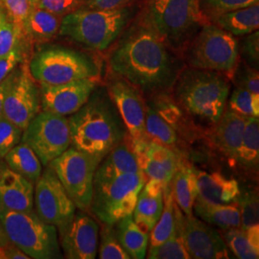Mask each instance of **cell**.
I'll list each match as a JSON object with an SVG mask.
<instances>
[{"instance_id": "6da1fadb", "label": "cell", "mask_w": 259, "mask_h": 259, "mask_svg": "<svg viewBox=\"0 0 259 259\" xmlns=\"http://www.w3.org/2000/svg\"><path fill=\"white\" fill-rule=\"evenodd\" d=\"M113 74L139 89L145 98L170 93L184 62L144 23L122 35L108 58Z\"/></svg>"}, {"instance_id": "7a4b0ae2", "label": "cell", "mask_w": 259, "mask_h": 259, "mask_svg": "<svg viewBox=\"0 0 259 259\" xmlns=\"http://www.w3.org/2000/svg\"><path fill=\"white\" fill-rule=\"evenodd\" d=\"M68 122L71 146L100 160L130 136L105 87L98 85Z\"/></svg>"}, {"instance_id": "3957f363", "label": "cell", "mask_w": 259, "mask_h": 259, "mask_svg": "<svg viewBox=\"0 0 259 259\" xmlns=\"http://www.w3.org/2000/svg\"><path fill=\"white\" fill-rule=\"evenodd\" d=\"M171 91L177 104L205 132L226 110L231 83L221 72L188 66L182 69Z\"/></svg>"}, {"instance_id": "277c9868", "label": "cell", "mask_w": 259, "mask_h": 259, "mask_svg": "<svg viewBox=\"0 0 259 259\" xmlns=\"http://www.w3.org/2000/svg\"><path fill=\"white\" fill-rule=\"evenodd\" d=\"M208 23L199 0H150L144 15V24L175 52Z\"/></svg>"}, {"instance_id": "5b68a950", "label": "cell", "mask_w": 259, "mask_h": 259, "mask_svg": "<svg viewBox=\"0 0 259 259\" xmlns=\"http://www.w3.org/2000/svg\"><path fill=\"white\" fill-rule=\"evenodd\" d=\"M132 17L127 7L99 10L79 8L63 17L59 35L84 47L104 51L120 37Z\"/></svg>"}, {"instance_id": "8992f818", "label": "cell", "mask_w": 259, "mask_h": 259, "mask_svg": "<svg viewBox=\"0 0 259 259\" xmlns=\"http://www.w3.org/2000/svg\"><path fill=\"white\" fill-rule=\"evenodd\" d=\"M29 71L39 85H56L101 75L93 56L61 46L40 47L28 60Z\"/></svg>"}, {"instance_id": "52a82bcc", "label": "cell", "mask_w": 259, "mask_h": 259, "mask_svg": "<svg viewBox=\"0 0 259 259\" xmlns=\"http://www.w3.org/2000/svg\"><path fill=\"white\" fill-rule=\"evenodd\" d=\"M0 218L10 242L30 258H62L55 226L42 221L36 210L9 211L0 208Z\"/></svg>"}, {"instance_id": "ba28073f", "label": "cell", "mask_w": 259, "mask_h": 259, "mask_svg": "<svg viewBox=\"0 0 259 259\" xmlns=\"http://www.w3.org/2000/svg\"><path fill=\"white\" fill-rule=\"evenodd\" d=\"M182 54L187 66L221 72L231 79L239 62V45L232 34L208 23L195 34Z\"/></svg>"}, {"instance_id": "9c48e42d", "label": "cell", "mask_w": 259, "mask_h": 259, "mask_svg": "<svg viewBox=\"0 0 259 259\" xmlns=\"http://www.w3.org/2000/svg\"><path fill=\"white\" fill-rule=\"evenodd\" d=\"M146 181L142 171L94 181L90 209L103 224L115 225L133 214Z\"/></svg>"}, {"instance_id": "30bf717a", "label": "cell", "mask_w": 259, "mask_h": 259, "mask_svg": "<svg viewBox=\"0 0 259 259\" xmlns=\"http://www.w3.org/2000/svg\"><path fill=\"white\" fill-rule=\"evenodd\" d=\"M100 161L71 146L47 166L53 169L76 207L85 211L91 207L94 176Z\"/></svg>"}, {"instance_id": "8fae6325", "label": "cell", "mask_w": 259, "mask_h": 259, "mask_svg": "<svg viewBox=\"0 0 259 259\" xmlns=\"http://www.w3.org/2000/svg\"><path fill=\"white\" fill-rule=\"evenodd\" d=\"M21 141L47 166L71 145L68 118L50 111H39L23 130Z\"/></svg>"}, {"instance_id": "7c38bea8", "label": "cell", "mask_w": 259, "mask_h": 259, "mask_svg": "<svg viewBox=\"0 0 259 259\" xmlns=\"http://www.w3.org/2000/svg\"><path fill=\"white\" fill-rule=\"evenodd\" d=\"M34 204L38 217L47 224L55 226L59 232L64 231L71 222L77 209L50 166L41 172L35 183Z\"/></svg>"}, {"instance_id": "4fadbf2b", "label": "cell", "mask_w": 259, "mask_h": 259, "mask_svg": "<svg viewBox=\"0 0 259 259\" xmlns=\"http://www.w3.org/2000/svg\"><path fill=\"white\" fill-rule=\"evenodd\" d=\"M39 89L31 76L25 58L14 70L13 80L4 98L2 115L24 130L39 112Z\"/></svg>"}, {"instance_id": "5bb4252c", "label": "cell", "mask_w": 259, "mask_h": 259, "mask_svg": "<svg viewBox=\"0 0 259 259\" xmlns=\"http://www.w3.org/2000/svg\"><path fill=\"white\" fill-rule=\"evenodd\" d=\"M106 89L132 139H149L145 131L146 100L139 89L115 74L108 80Z\"/></svg>"}, {"instance_id": "9a60e30c", "label": "cell", "mask_w": 259, "mask_h": 259, "mask_svg": "<svg viewBox=\"0 0 259 259\" xmlns=\"http://www.w3.org/2000/svg\"><path fill=\"white\" fill-rule=\"evenodd\" d=\"M182 234L190 258H230L221 232L194 215L182 217Z\"/></svg>"}, {"instance_id": "2e32d148", "label": "cell", "mask_w": 259, "mask_h": 259, "mask_svg": "<svg viewBox=\"0 0 259 259\" xmlns=\"http://www.w3.org/2000/svg\"><path fill=\"white\" fill-rule=\"evenodd\" d=\"M99 85V79H82L56 85H40L42 111L67 116L78 111Z\"/></svg>"}, {"instance_id": "e0dca14e", "label": "cell", "mask_w": 259, "mask_h": 259, "mask_svg": "<svg viewBox=\"0 0 259 259\" xmlns=\"http://www.w3.org/2000/svg\"><path fill=\"white\" fill-rule=\"evenodd\" d=\"M60 233L65 258L94 259L97 255L99 226L89 214L76 211L73 219Z\"/></svg>"}, {"instance_id": "ac0fdd59", "label": "cell", "mask_w": 259, "mask_h": 259, "mask_svg": "<svg viewBox=\"0 0 259 259\" xmlns=\"http://www.w3.org/2000/svg\"><path fill=\"white\" fill-rule=\"evenodd\" d=\"M132 143L139 166L146 178L165 186L170 185L181 157L176 151L150 139H132Z\"/></svg>"}, {"instance_id": "d6986e66", "label": "cell", "mask_w": 259, "mask_h": 259, "mask_svg": "<svg viewBox=\"0 0 259 259\" xmlns=\"http://www.w3.org/2000/svg\"><path fill=\"white\" fill-rule=\"evenodd\" d=\"M247 117L225 110L221 118L204 132L212 148L230 161H234L244 134Z\"/></svg>"}, {"instance_id": "ffe728a7", "label": "cell", "mask_w": 259, "mask_h": 259, "mask_svg": "<svg viewBox=\"0 0 259 259\" xmlns=\"http://www.w3.org/2000/svg\"><path fill=\"white\" fill-rule=\"evenodd\" d=\"M35 184L5 167L0 177V208L9 211L34 209Z\"/></svg>"}, {"instance_id": "44dd1931", "label": "cell", "mask_w": 259, "mask_h": 259, "mask_svg": "<svg viewBox=\"0 0 259 259\" xmlns=\"http://www.w3.org/2000/svg\"><path fill=\"white\" fill-rule=\"evenodd\" d=\"M198 194L196 201L211 204L235 203L240 194L241 187L235 179L222 173L196 170Z\"/></svg>"}, {"instance_id": "7402d4cb", "label": "cell", "mask_w": 259, "mask_h": 259, "mask_svg": "<svg viewBox=\"0 0 259 259\" xmlns=\"http://www.w3.org/2000/svg\"><path fill=\"white\" fill-rule=\"evenodd\" d=\"M145 100L185 141H195L204 136V131L195 124L170 93H159Z\"/></svg>"}, {"instance_id": "603a6c76", "label": "cell", "mask_w": 259, "mask_h": 259, "mask_svg": "<svg viewBox=\"0 0 259 259\" xmlns=\"http://www.w3.org/2000/svg\"><path fill=\"white\" fill-rule=\"evenodd\" d=\"M137 155L133 149L132 138L128 137L103 157L95 172L94 181L141 172Z\"/></svg>"}, {"instance_id": "cb8c5ba5", "label": "cell", "mask_w": 259, "mask_h": 259, "mask_svg": "<svg viewBox=\"0 0 259 259\" xmlns=\"http://www.w3.org/2000/svg\"><path fill=\"white\" fill-rule=\"evenodd\" d=\"M175 204L185 215H193V206L198 194L196 169L180 157L175 175L171 182Z\"/></svg>"}, {"instance_id": "d4e9b609", "label": "cell", "mask_w": 259, "mask_h": 259, "mask_svg": "<svg viewBox=\"0 0 259 259\" xmlns=\"http://www.w3.org/2000/svg\"><path fill=\"white\" fill-rule=\"evenodd\" d=\"M62 19V16L47 10L32 7L24 27L26 45H42L53 39L59 34Z\"/></svg>"}, {"instance_id": "484cf974", "label": "cell", "mask_w": 259, "mask_h": 259, "mask_svg": "<svg viewBox=\"0 0 259 259\" xmlns=\"http://www.w3.org/2000/svg\"><path fill=\"white\" fill-rule=\"evenodd\" d=\"M233 163L247 175L257 178L259 166L258 116L247 117L240 147Z\"/></svg>"}, {"instance_id": "4316f807", "label": "cell", "mask_w": 259, "mask_h": 259, "mask_svg": "<svg viewBox=\"0 0 259 259\" xmlns=\"http://www.w3.org/2000/svg\"><path fill=\"white\" fill-rule=\"evenodd\" d=\"M213 23L234 37L247 36L259 27V5L224 13L211 18Z\"/></svg>"}, {"instance_id": "83f0119b", "label": "cell", "mask_w": 259, "mask_h": 259, "mask_svg": "<svg viewBox=\"0 0 259 259\" xmlns=\"http://www.w3.org/2000/svg\"><path fill=\"white\" fill-rule=\"evenodd\" d=\"M117 238L121 246L131 258L143 259L148 250L150 233L142 231L133 216L129 215L114 225Z\"/></svg>"}, {"instance_id": "f1b7e54d", "label": "cell", "mask_w": 259, "mask_h": 259, "mask_svg": "<svg viewBox=\"0 0 259 259\" xmlns=\"http://www.w3.org/2000/svg\"><path fill=\"white\" fill-rule=\"evenodd\" d=\"M194 213L204 222L222 231L240 228V211L235 203L230 204H205L195 201Z\"/></svg>"}, {"instance_id": "f546056e", "label": "cell", "mask_w": 259, "mask_h": 259, "mask_svg": "<svg viewBox=\"0 0 259 259\" xmlns=\"http://www.w3.org/2000/svg\"><path fill=\"white\" fill-rule=\"evenodd\" d=\"M3 158L7 167L34 184L41 175L42 164L39 158L23 141H20Z\"/></svg>"}, {"instance_id": "4dcf8cb0", "label": "cell", "mask_w": 259, "mask_h": 259, "mask_svg": "<svg viewBox=\"0 0 259 259\" xmlns=\"http://www.w3.org/2000/svg\"><path fill=\"white\" fill-rule=\"evenodd\" d=\"M162 210L163 193L151 194L143 186L132 216L142 231L150 233L156 226Z\"/></svg>"}, {"instance_id": "1f68e13d", "label": "cell", "mask_w": 259, "mask_h": 259, "mask_svg": "<svg viewBox=\"0 0 259 259\" xmlns=\"http://www.w3.org/2000/svg\"><path fill=\"white\" fill-rule=\"evenodd\" d=\"M176 229V213L175 201L171 189L168 185L163 191V210L156 226L150 232V247L162 244L170 238Z\"/></svg>"}, {"instance_id": "d6a6232c", "label": "cell", "mask_w": 259, "mask_h": 259, "mask_svg": "<svg viewBox=\"0 0 259 259\" xmlns=\"http://www.w3.org/2000/svg\"><path fill=\"white\" fill-rule=\"evenodd\" d=\"M176 229L170 238L162 244L150 247L147 257L149 259H189L190 256L185 249L182 234V210L175 204Z\"/></svg>"}, {"instance_id": "836d02e7", "label": "cell", "mask_w": 259, "mask_h": 259, "mask_svg": "<svg viewBox=\"0 0 259 259\" xmlns=\"http://www.w3.org/2000/svg\"><path fill=\"white\" fill-rule=\"evenodd\" d=\"M145 131L149 139L176 151L181 138L177 134L176 131L147 103L145 113Z\"/></svg>"}, {"instance_id": "e575fe53", "label": "cell", "mask_w": 259, "mask_h": 259, "mask_svg": "<svg viewBox=\"0 0 259 259\" xmlns=\"http://www.w3.org/2000/svg\"><path fill=\"white\" fill-rule=\"evenodd\" d=\"M240 211L242 230L259 226V202L257 189H241L236 200Z\"/></svg>"}, {"instance_id": "d590c367", "label": "cell", "mask_w": 259, "mask_h": 259, "mask_svg": "<svg viewBox=\"0 0 259 259\" xmlns=\"http://www.w3.org/2000/svg\"><path fill=\"white\" fill-rule=\"evenodd\" d=\"M221 234L228 248L237 258H258L259 250L253 248L247 233L240 228L225 230Z\"/></svg>"}, {"instance_id": "8d00e7d4", "label": "cell", "mask_w": 259, "mask_h": 259, "mask_svg": "<svg viewBox=\"0 0 259 259\" xmlns=\"http://www.w3.org/2000/svg\"><path fill=\"white\" fill-rule=\"evenodd\" d=\"M100 259H130L129 254L121 246L114 225L104 224L100 232L98 247Z\"/></svg>"}, {"instance_id": "74e56055", "label": "cell", "mask_w": 259, "mask_h": 259, "mask_svg": "<svg viewBox=\"0 0 259 259\" xmlns=\"http://www.w3.org/2000/svg\"><path fill=\"white\" fill-rule=\"evenodd\" d=\"M229 99V98H228ZM229 110L245 117L258 116L259 94L236 88L229 99Z\"/></svg>"}, {"instance_id": "f35d334b", "label": "cell", "mask_w": 259, "mask_h": 259, "mask_svg": "<svg viewBox=\"0 0 259 259\" xmlns=\"http://www.w3.org/2000/svg\"><path fill=\"white\" fill-rule=\"evenodd\" d=\"M26 47L19 31L12 23L5 11L0 8V58L8 55L18 47L26 49Z\"/></svg>"}, {"instance_id": "ab89813d", "label": "cell", "mask_w": 259, "mask_h": 259, "mask_svg": "<svg viewBox=\"0 0 259 259\" xmlns=\"http://www.w3.org/2000/svg\"><path fill=\"white\" fill-rule=\"evenodd\" d=\"M2 9L5 11L10 20L15 25V27L17 28L19 35L24 40V27L32 9V6L29 3V1L28 0H3Z\"/></svg>"}, {"instance_id": "60d3db41", "label": "cell", "mask_w": 259, "mask_h": 259, "mask_svg": "<svg viewBox=\"0 0 259 259\" xmlns=\"http://www.w3.org/2000/svg\"><path fill=\"white\" fill-rule=\"evenodd\" d=\"M204 15L209 19L224 13L258 4L259 0H199Z\"/></svg>"}, {"instance_id": "b9f144b4", "label": "cell", "mask_w": 259, "mask_h": 259, "mask_svg": "<svg viewBox=\"0 0 259 259\" xmlns=\"http://www.w3.org/2000/svg\"><path fill=\"white\" fill-rule=\"evenodd\" d=\"M231 79L234 81L236 88L259 94L258 69L247 65L245 62H238Z\"/></svg>"}, {"instance_id": "7bdbcfd3", "label": "cell", "mask_w": 259, "mask_h": 259, "mask_svg": "<svg viewBox=\"0 0 259 259\" xmlns=\"http://www.w3.org/2000/svg\"><path fill=\"white\" fill-rule=\"evenodd\" d=\"M23 129L15 125L11 121L0 117V157L6 156V154L18 145L22 139Z\"/></svg>"}, {"instance_id": "ee69618b", "label": "cell", "mask_w": 259, "mask_h": 259, "mask_svg": "<svg viewBox=\"0 0 259 259\" xmlns=\"http://www.w3.org/2000/svg\"><path fill=\"white\" fill-rule=\"evenodd\" d=\"M241 56L243 58V62L251 67L258 69L259 64V33L258 30L247 35L242 41Z\"/></svg>"}, {"instance_id": "f6af8a7d", "label": "cell", "mask_w": 259, "mask_h": 259, "mask_svg": "<svg viewBox=\"0 0 259 259\" xmlns=\"http://www.w3.org/2000/svg\"><path fill=\"white\" fill-rule=\"evenodd\" d=\"M84 0H39L37 7L64 17L83 7Z\"/></svg>"}, {"instance_id": "bcb514c9", "label": "cell", "mask_w": 259, "mask_h": 259, "mask_svg": "<svg viewBox=\"0 0 259 259\" xmlns=\"http://www.w3.org/2000/svg\"><path fill=\"white\" fill-rule=\"evenodd\" d=\"M25 58V48L23 47H18L8 55L0 58V83L4 81Z\"/></svg>"}, {"instance_id": "7dc6e473", "label": "cell", "mask_w": 259, "mask_h": 259, "mask_svg": "<svg viewBox=\"0 0 259 259\" xmlns=\"http://www.w3.org/2000/svg\"><path fill=\"white\" fill-rule=\"evenodd\" d=\"M130 1L131 0H84L83 7L89 9H118L125 7Z\"/></svg>"}, {"instance_id": "c3c4849f", "label": "cell", "mask_w": 259, "mask_h": 259, "mask_svg": "<svg viewBox=\"0 0 259 259\" xmlns=\"http://www.w3.org/2000/svg\"><path fill=\"white\" fill-rule=\"evenodd\" d=\"M0 259H30V257L11 244L7 246L0 245Z\"/></svg>"}, {"instance_id": "681fc988", "label": "cell", "mask_w": 259, "mask_h": 259, "mask_svg": "<svg viewBox=\"0 0 259 259\" xmlns=\"http://www.w3.org/2000/svg\"><path fill=\"white\" fill-rule=\"evenodd\" d=\"M15 69H16V68H15ZM15 69H14V70H15ZM14 70H13V72H12L4 81H2V82L0 83V117H1L2 114H3V102H4V98H5L6 93H7L8 89H9L10 83H11L12 80H13Z\"/></svg>"}, {"instance_id": "f907efd6", "label": "cell", "mask_w": 259, "mask_h": 259, "mask_svg": "<svg viewBox=\"0 0 259 259\" xmlns=\"http://www.w3.org/2000/svg\"><path fill=\"white\" fill-rule=\"evenodd\" d=\"M11 244L12 243L10 242L7 235H6V232H5L3 224H2V220L0 218V245L7 246V245H11Z\"/></svg>"}, {"instance_id": "816d5d0a", "label": "cell", "mask_w": 259, "mask_h": 259, "mask_svg": "<svg viewBox=\"0 0 259 259\" xmlns=\"http://www.w3.org/2000/svg\"><path fill=\"white\" fill-rule=\"evenodd\" d=\"M28 1H29V3L31 4V6L34 7V6H37V3H38L39 0H28Z\"/></svg>"}, {"instance_id": "f5cc1de1", "label": "cell", "mask_w": 259, "mask_h": 259, "mask_svg": "<svg viewBox=\"0 0 259 259\" xmlns=\"http://www.w3.org/2000/svg\"><path fill=\"white\" fill-rule=\"evenodd\" d=\"M6 166H7L6 163H3L2 161L0 162V177H1V174H2V172H3V170H4V168Z\"/></svg>"}, {"instance_id": "db71d44e", "label": "cell", "mask_w": 259, "mask_h": 259, "mask_svg": "<svg viewBox=\"0 0 259 259\" xmlns=\"http://www.w3.org/2000/svg\"><path fill=\"white\" fill-rule=\"evenodd\" d=\"M2 5H3V0H0V8H2Z\"/></svg>"}, {"instance_id": "11a10c76", "label": "cell", "mask_w": 259, "mask_h": 259, "mask_svg": "<svg viewBox=\"0 0 259 259\" xmlns=\"http://www.w3.org/2000/svg\"><path fill=\"white\" fill-rule=\"evenodd\" d=\"M0 162H1V157H0Z\"/></svg>"}]
</instances>
